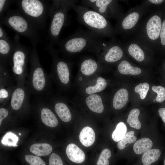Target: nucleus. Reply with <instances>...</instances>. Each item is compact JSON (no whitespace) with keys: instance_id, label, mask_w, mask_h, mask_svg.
Here are the masks:
<instances>
[{"instance_id":"f257e3e1","label":"nucleus","mask_w":165,"mask_h":165,"mask_svg":"<svg viewBox=\"0 0 165 165\" xmlns=\"http://www.w3.org/2000/svg\"><path fill=\"white\" fill-rule=\"evenodd\" d=\"M29 60L30 69L25 86L31 95L42 97L48 96L50 87V78L41 65L35 45L32 46Z\"/></svg>"},{"instance_id":"f03ea898","label":"nucleus","mask_w":165,"mask_h":165,"mask_svg":"<svg viewBox=\"0 0 165 165\" xmlns=\"http://www.w3.org/2000/svg\"><path fill=\"white\" fill-rule=\"evenodd\" d=\"M103 42L101 37L92 31L79 30L59 40L57 44L60 51L67 54H73L86 50L95 51Z\"/></svg>"},{"instance_id":"7ed1b4c3","label":"nucleus","mask_w":165,"mask_h":165,"mask_svg":"<svg viewBox=\"0 0 165 165\" xmlns=\"http://www.w3.org/2000/svg\"><path fill=\"white\" fill-rule=\"evenodd\" d=\"M77 0H53L51 4L50 20L48 31L49 44H57L61 29L68 23V12L78 2Z\"/></svg>"},{"instance_id":"20e7f679","label":"nucleus","mask_w":165,"mask_h":165,"mask_svg":"<svg viewBox=\"0 0 165 165\" xmlns=\"http://www.w3.org/2000/svg\"><path fill=\"white\" fill-rule=\"evenodd\" d=\"M0 19L1 24L7 26L17 34L28 38L32 46L36 45L42 40L40 31L20 10L9 11L5 16Z\"/></svg>"},{"instance_id":"39448f33","label":"nucleus","mask_w":165,"mask_h":165,"mask_svg":"<svg viewBox=\"0 0 165 165\" xmlns=\"http://www.w3.org/2000/svg\"><path fill=\"white\" fill-rule=\"evenodd\" d=\"M18 36L14 40V47L8 65L17 86L25 85L28 75L27 64L30 51L20 43Z\"/></svg>"},{"instance_id":"423d86ee","label":"nucleus","mask_w":165,"mask_h":165,"mask_svg":"<svg viewBox=\"0 0 165 165\" xmlns=\"http://www.w3.org/2000/svg\"><path fill=\"white\" fill-rule=\"evenodd\" d=\"M17 4L22 14L36 28L40 31L45 30L51 5L39 0H20Z\"/></svg>"},{"instance_id":"0eeeda50","label":"nucleus","mask_w":165,"mask_h":165,"mask_svg":"<svg viewBox=\"0 0 165 165\" xmlns=\"http://www.w3.org/2000/svg\"><path fill=\"white\" fill-rule=\"evenodd\" d=\"M72 9L76 13L78 20L90 31L101 37L107 33L108 22L102 15L81 5H75Z\"/></svg>"},{"instance_id":"6e6552de","label":"nucleus","mask_w":165,"mask_h":165,"mask_svg":"<svg viewBox=\"0 0 165 165\" xmlns=\"http://www.w3.org/2000/svg\"><path fill=\"white\" fill-rule=\"evenodd\" d=\"M30 95L25 85H16L9 101L11 107L13 110L18 111L28 105Z\"/></svg>"},{"instance_id":"1a4fd4ad","label":"nucleus","mask_w":165,"mask_h":165,"mask_svg":"<svg viewBox=\"0 0 165 165\" xmlns=\"http://www.w3.org/2000/svg\"><path fill=\"white\" fill-rule=\"evenodd\" d=\"M14 47V40L0 38V64L8 66Z\"/></svg>"},{"instance_id":"9d476101","label":"nucleus","mask_w":165,"mask_h":165,"mask_svg":"<svg viewBox=\"0 0 165 165\" xmlns=\"http://www.w3.org/2000/svg\"><path fill=\"white\" fill-rule=\"evenodd\" d=\"M162 27L161 18L157 15L153 16L149 20L146 25L147 35L152 40H155L159 37Z\"/></svg>"},{"instance_id":"9b49d317","label":"nucleus","mask_w":165,"mask_h":165,"mask_svg":"<svg viewBox=\"0 0 165 165\" xmlns=\"http://www.w3.org/2000/svg\"><path fill=\"white\" fill-rule=\"evenodd\" d=\"M66 152L69 159L74 163H81L85 160L84 153L75 144L71 143L68 145L66 148Z\"/></svg>"},{"instance_id":"f8f14e48","label":"nucleus","mask_w":165,"mask_h":165,"mask_svg":"<svg viewBox=\"0 0 165 165\" xmlns=\"http://www.w3.org/2000/svg\"><path fill=\"white\" fill-rule=\"evenodd\" d=\"M40 117L42 123L47 126L55 127L58 124L57 118L48 107H42L40 110Z\"/></svg>"},{"instance_id":"ddd939ff","label":"nucleus","mask_w":165,"mask_h":165,"mask_svg":"<svg viewBox=\"0 0 165 165\" xmlns=\"http://www.w3.org/2000/svg\"><path fill=\"white\" fill-rule=\"evenodd\" d=\"M86 103L89 108L92 111L97 113H102L104 107L101 97L97 94H93L87 97Z\"/></svg>"},{"instance_id":"4468645a","label":"nucleus","mask_w":165,"mask_h":165,"mask_svg":"<svg viewBox=\"0 0 165 165\" xmlns=\"http://www.w3.org/2000/svg\"><path fill=\"white\" fill-rule=\"evenodd\" d=\"M79 139L83 145L86 147L90 146L94 143L95 141L94 131L90 127H85L80 132Z\"/></svg>"},{"instance_id":"2eb2a0df","label":"nucleus","mask_w":165,"mask_h":165,"mask_svg":"<svg viewBox=\"0 0 165 165\" xmlns=\"http://www.w3.org/2000/svg\"><path fill=\"white\" fill-rule=\"evenodd\" d=\"M129 98L128 91L125 89L119 90L116 93L113 101V106L116 109L123 108L127 104Z\"/></svg>"},{"instance_id":"dca6fc26","label":"nucleus","mask_w":165,"mask_h":165,"mask_svg":"<svg viewBox=\"0 0 165 165\" xmlns=\"http://www.w3.org/2000/svg\"><path fill=\"white\" fill-rule=\"evenodd\" d=\"M54 108L58 116L63 121L68 122L71 120L72 119L71 113L65 103L58 102L55 104Z\"/></svg>"},{"instance_id":"f3484780","label":"nucleus","mask_w":165,"mask_h":165,"mask_svg":"<svg viewBox=\"0 0 165 165\" xmlns=\"http://www.w3.org/2000/svg\"><path fill=\"white\" fill-rule=\"evenodd\" d=\"M152 145V141L150 139L147 138H142L135 143L133 146V150L136 154H141L150 149Z\"/></svg>"},{"instance_id":"a211bd4d","label":"nucleus","mask_w":165,"mask_h":165,"mask_svg":"<svg viewBox=\"0 0 165 165\" xmlns=\"http://www.w3.org/2000/svg\"><path fill=\"white\" fill-rule=\"evenodd\" d=\"M52 149V147L50 145L46 143L33 144L30 149L31 152L38 156H47L51 153Z\"/></svg>"},{"instance_id":"6ab92c4d","label":"nucleus","mask_w":165,"mask_h":165,"mask_svg":"<svg viewBox=\"0 0 165 165\" xmlns=\"http://www.w3.org/2000/svg\"><path fill=\"white\" fill-rule=\"evenodd\" d=\"M123 55V52L121 48L117 45H114L107 50L104 59L108 62L112 63L120 60Z\"/></svg>"},{"instance_id":"aec40b11","label":"nucleus","mask_w":165,"mask_h":165,"mask_svg":"<svg viewBox=\"0 0 165 165\" xmlns=\"http://www.w3.org/2000/svg\"><path fill=\"white\" fill-rule=\"evenodd\" d=\"M161 155V151L158 149H149L143 154L141 160L143 165H150L156 161Z\"/></svg>"},{"instance_id":"412c9836","label":"nucleus","mask_w":165,"mask_h":165,"mask_svg":"<svg viewBox=\"0 0 165 165\" xmlns=\"http://www.w3.org/2000/svg\"><path fill=\"white\" fill-rule=\"evenodd\" d=\"M98 65L94 60L88 58L84 60L82 63L80 68L81 72L86 75L93 74L97 69Z\"/></svg>"},{"instance_id":"4be33fe9","label":"nucleus","mask_w":165,"mask_h":165,"mask_svg":"<svg viewBox=\"0 0 165 165\" xmlns=\"http://www.w3.org/2000/svg\"><path fill=\"white\" fill-rule=\"evenodd\" d=\"M13 85L12 77L7 66L0 64V87Z\"/></svg>"},{"instance_id":"5701e85b","label":"nucleus","mask_w":165,"mask_h":165,"mask_svg":"<svg viewBox=\"0 0 165 165\" xmlns=\"http://www.w3.org/2000/svg\"><path fill=\"white\" fill-rule=\"evenodd\" d=\"M118 70L120 73L124 75H138L141 72L140 68L132 66L128 61L125 60L119 64Z\"/></svg>"},{"instance_id":"b1692460","label":"nucleus","mask_w":165,"mask_h":165,"mask_svg":"<svg viewBox=\"0 0 165 165\" xmlns=\"http://www.w3.org/2000/svg\"><path fill=\"white\" fill-rule=\"evenodd\" d=\"M140 111L137 108H134L130 112L128 116L127 122L129 126L139 130L141 127V123L138 119Z\"/></svg>"},{"instance_id":"393cba45","label":"nucleus","mask_w":165,"mask_h":165,"mask_svg":"<svg viewBox=\"0 0 165 165\" xmlns=\"http://www.w3.org/2000/svg\"><path fill=\"white\" fill-rule=\"evenodd\" d=\"M127 127L124 123L120 122L117 125L112 135V139L115 141H120L125 136L127 132Z\"/></svg>"},{"instance_id":"a878e982","label":"nucleus","mask_w":165,"mask_h":165,"mask_svg":"<svg viewBox=\"0 0 165 165\" xmlns=\"http://www.w3.org/2000/svg\"><path fill=\"white\" fill-rule=\"evenodd\" d=\"M134 132L130 131L127 132L124 137L119 141L117 145L120 150H123L129 144L134 143L137 140V137L134 135Z\"/></svg>"},{"instance_id":"bb28decb","label":"nucleus","mask_w":165,"mask_h":165,"mask_svg":"<svg viewBox=\"0 0 165 165\" xmlns=\"http://www.w3.org/2000/svg\"><path fill=\"white\" fill-rule=\"evenodd\" d=\"M139 18L138 13H131L123 20L122 22V26L125 29H128L133 28L137 23Z\"/></svg>"},{"instance_id":"cd10ccee","label":"nucleus","mask_w":165,"mask_h":165,"mask_svg":"<svg viewBox=\"0 0 165 165\" xmlns=\"http://www.w3.org/2000/svg\"><path fill=\"white\" fill-rule=\"evenodd\" d=\"M107 86L105 80L101 77H98L97 79L96 84L94 86H91L86 88V92L89 94L100 92L103 90Z\"/></svg>"},{"instance_id":"c85d7f7f","label":"nucleus","mask_w":165,"mask_h":165,"mask_svg":"<svg viewBox=\"0 0 165 165\" xmlns=\"http://www.w3.org/2000/svg\"><path fill=\"white\" fill-rule=\"evenodd\" d=\"M128 51L130 54L138 61L140 62L144 60V52L138 45L134 43L130 44Z\"/></svg>"},{"instance_id":"c756f323","label":"nucleus","mask_w":165,"mask_h":165,"mask_svg":"<svg viewBox=\"0 0 165 165\" xmlns=\"http://www.w3.org/2000/svg\"><path fill=\"white\" fill-rule=\"evenodd\" d=\"M16 86L13 85L0 87V103L4 104L9 100Z\"/></svg>"},{"instance_id":"7c9ffc66","label":"nucleus","mask_w":165,"mask_h":165,"mask_svg":"<svg viewBox=\"0 0 165 165\" xmlns=\"http://www.w3.org/2000/svg\"><path fill=\"white\" fill-rule=\"evenodd\" d=\"M18 137L17 135L11 132L7 133L1 140L2 143L8 146L16 147L17 146V143L18 140Z\"/></svg>"},{"instance_id":"2f4dec72","label":"nucleus","mask_w":165,"mask_h":165,"mask_svg":"<svg viewBox=\"0 0 165 165\" xmlns=\"http://www.w3.org/2000/svg\"><path fill=\"white\" fill-rule=\"evenodd\" d=\"M112 155L111 151L108 148L104 149L101 152L97 160L96 165H109L108 159Z\"/></svg>"},{"instance_id":"473e14b6","label":"nucleus","mask_w":165,"mask_h":165,"mask_svg":"<svg viewBox=\"0 0 165 165\" xmlns=\"http://www.w3.org/2000/svg\"><path fill=\"white\" fill-rule=\"evenodd\" d=\"M149 89V85L147 82L140 83L137 85L134 88L135 92L138 94L140 98L144 99Z\"/></svg>"},{"instance_id":"72a5a7b5","label":"nucleus","mask_w":165,"mask_h":165,"mask_svg":"<svg viewBox=\"0 0 165 165\" xmlns=\"http://www.w3.org/2000/svg\"><path fill=\"white\" fill-rule=\"evenodd\" d=\"M25 158L30 165H46L45 162L40 157L33 155H26Z\"/></svg>"},{"instance_id":"f704fd0d","label":"nucleus","mask_w":165,"mask_h":165,"mask_svg":"<svg viewBox=\"0 0 165 165\" xmlns=\"http://www.w3.org/2000/svg\"><path fill=\"white\" fill-rule=\"evenodd\" d=\"M152 90L157 94L156 101L158 102H162L165 100V88L161 86H153L152 87Z\"/></svg>"},{"instance_id":"c9c22d12","label":"nucleus","mask_w":165,"mask_h":165,"mask_svg":"<svg viewBox=\"0 0 165 165\" xmlns=\"http://www.w3.org/2000/svg\"><path fill=\"white\" fill-rule=\"evenodd\" d=\"M49 165H63L60 157L55 153H52L49 160Z\"/></svg>"},{"instance_id":"e433bc0d","label":"nucleus","mask_w":165,"mask_h":165,"mask_svg":"<svg viewBox=\"0 0 165 165\" xmlns=\"http://www.w3.org/2000/svg\"><path fill=\"white\" fill-rule=\"evenodd\" d=\"M9 1L6 0H0V16L2 17L3 13L8 8L10 4Z\"/></svg>"},{"instance_id":"4c0bfd02","label":"nucleus","mask_w":165,"mask_h":165,"mask_svg":"<svg viewBox=\"0 0 165 165\" xmlns=\"http://www.w3.org/2000/svg\"><path fill=\"white\" fill-rule=\"evenodd\" d=\"M9 112L6 108L2 107L0 108V125H1L2 120L8 115Z\"/></svg>"},{"instance_id":"58836bf2","label":"nucleus","mask_w":165,"mask_h":165,"mask_svg":"<svg viewBox=\"0 0 165 165\" xmlns=\"http://www.w3.org/2000/svg\"><path fill=\"white\" fill-rule=\"evenodd\" d=\"M160 37L161 44L165 45V20L163 22L160 33Z\"/></svg>"},{"instance_id":"ea45409f","label":"nucleus","mask_w":165,"mask_h":165,"mask_svg":"<svg viewBox=\"0 0 165 165\" xmlns=\"http://www.w3.org/2000/svg\"><path fill=\"white\" fill-rule=\"evenodd\" d=\"M158 113L162 120L165 123V108H160Z\"/></svg>"},{"instance_id":"a19ab883","label":"nucleus","mask_w":165,"mask_h":165,"mask_svg":"<svg viewBox=\"0 0 165 165\" xmlns=\"http://www.w3.org/2000/svg\"><path fill=\"white\" fill-rule=\"evenodd\" d=\"M7 36L4 30L2 29V26H0V38L4 37Z\"/></svg>"},{"instance_id":"79ce46f5","label":"nucleus","mask_w":165,"mask_h":165,"mask_svg":"<svg viewBox=\"0 0 165 165\" xmlns=\"http://www.w3.org/2000/svg\"><path fill=\"white\" fill-rule=\"evenodd\" d=\"M149 1L154 4H159L162 3L163 1V0H149Z\"/></svg>"},{"instance_id":"37998d69","label":"nucleus","mask_w":165,"mask_h":165,"mask_svg":"<svg viewBox=\"0 0 165 165\" xmlns=\"http://www.w3.org/2000/svg\"><path fill=\"white\" fill-rule=\"evenodd\" d=\"M82 79V78L81 77H80V78H79V80H81Z\"/></svg>"},{"instance_id":"c03bdc74","label":"nucleus","mask_w":165,"mask_h":165,"mask_svg":"<svg viewBox=\"0 0 165 165\" xmlns=\"http://www.w3.org/2000/svg\"><path fill=\"white\" fill-rule=\"evenodd\" d=\"M163 165H165V159H164V161Z\"/></svg>"},{"instance_id":"a18cd8bd","label":"nucleus","mask_w":165,"mask_h":165,"mask_svg":"<svg viewBox=\"0 0 165 165\" xmlns=\"http://www.w3.org/2000/svg\"><path fill=\"white\" fill-rule=\"evenodd\" d=\"M19 135H21V133H19Z\"/></svg>"}]
</instances>
